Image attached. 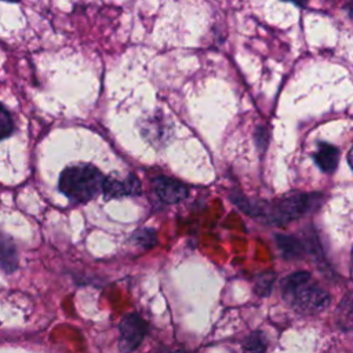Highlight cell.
<instances>
[{"mask_svg":"<svg viewBox=\"0 0 353 353\" xmlns=\"http://www.w3.org/2000/svg\"><path fill=\"white\" fill-rule=\"evenodd\" d=\"M320 193H294L277 201L252 200L240 193L230 194V201L243 212L258 218L268 225H284L294 219L302 218L321 205Z\"/></svg>","mask_w":353,"mask_h":353,"instance_id":"obj_1","label":"cell"},{"mask_svg":"<svg viewBox=\"0 0 353 353\" xmlns=\"http://www.w3.org/2000/svg\"><path fill=\"white\" fill-rule=\"evenodd\" d=\"M284 301L301 314H316L327 309L331 295L321 288L309 272H295L281 283Z\"/></svg>","mask_w":353,"mask_h":353,"instance_id":"obj_2","label":"cell"},{"mask_svg":"<svg viewBox=\"0 0 353 353\" xmlns=\"http://www.w3.org/2000/svg\"><path fill=\"white\" fill-rule=\"evenodd\" d=\"M102 172L92 164L66 167L59 176V190L76 203H87L102 192Z\"/></svg>","mask_w":353,"mask_h":353,"instance_id":"obj_3","label":"cell"},{"mask_svg":"<svg viewBox=\"0 0 353 353\" xmlns=\"http://www.w3.org/2000/svg\"><path fill=\"white\" fill-rule=\"evenodd\" d=\"M148 331L146 321L137 313L124 316L119 324V349L121 352L135 350L145 339Z\"/></svg>","mask_w":353,"mask_h":353,"instance_id":"obj_4","label":"cell"},{"mask_svg":"<svg viewBox=\"0 0 353 353\" xmlns=\"http://www.w3.org/2000/svg\"><path fill=\"white\" fill-rule=\"evenodd\" d=\"M142 188L139 179L134 174H127L120 176L119 174H112L103 178L102 193L106 199H119L124 196H138Z\"/></svg>","mask_w":353,"mask_h":353,"instance_id":"obj_5","label":"cell"},{"mask_svg":"<svg viewBox=\"0 0 353 353\" xmlns=\"http://www.w3.org/2000/svg\"><path fill=\"white\" fill-rule=\"evenodd\" d=\"M152 185L157 197L165 204L179 203L183 199H186L189 194L188 186L171 176H165V175L156 176L153 178Z\"/></svg>","mask_w":353,"mask_h":353,"instance_id":"obj_6","label":"cell"},{"mask_svg":"<svg viewBox=\"0 0 353 353\" xmlns=\"http://www.w3.org/2000/svg\"><path fill=\"white\" fill-rule=\"evenodd\" d=\"M313 159L323 172H334L339 163V152L334 145L320 142L313 154Z\"/></svg>","mask_w":353,"mask_h":353,"instance_id":"obj_7","label":"cell"},{"mask_svg":"<svg viewBox=\"0 0 353 353\" xmlns=\"http://www.w3.org/2000/svg\"><path fill=\"white\" fill-rule=\"evenodd\" d=\"M276 240V245L280 251V254L283 255V258L285 259H296V258H302L306 252V247L305 243L298 240L294 236H288V234H276L274 236Z\"/></svg>","mask_w":353,"mask_h":353,"instance_id":"obj_8","label":"cell"},{"mask_svg":"<svg viewBox=\"0 0 353 353\" xmlns=\"http://www.w3.org/2000/svg\"><path fill=\"white\" fill-rule=\"evenodd\" d=\"M0 263L7 273H12L18 266L15 244L6 234H0Z\"/></svg>","mask_w":353,"mask_h":353,"instance_id":"obj_9","label":"cell"},{"mask_svg":"<svg viewBox=\"0 0 353 353\" xmlns=\"http://www.w3.org/2000/svg\"><path fill=\"white\" fill-rule=\"evenodd\" d=\"M336 324L338 327L347 332L352 330V294L347 292L336 310Z\"/></svg>","mask_w":353,"mask_h":353,"instance_id":"obj_10","label":"cell"},{"mask_svg":"<svg viewBox=\"0 0 353 353\" xmlns=\"http://www.w3.org/2000/svg\"><path fill=\"white\" fill-rule=\"evenodd\" d=\"M276 273L273 270H266L262 272L256 276L255 284H254V291L259 296H268L272 292L274 280H276Z\"/></svg>","mask_w":353,"mask_h":353,"instance_id":"obj_11","label":"cell"},{"mask_svg":"<svg viewBox=\"0 0 353 353\" xmlns=\"http://www.w3.org/2000/svg\"><path fill=\"white\" fill-rule=\"evenodd\" d=\"M131 240H132L137 245H139L141 248L148 250V248L153 247V245L156 244V241H157V239H156V230H153V229H138V230L134 233V236L131 237Z\"/></svg>","mask_w":353,"mask_h":353,"instance_id":"obj_12","label":"cell"},{"mask_svg":"<svg viewBox=\"0 0 353 353\" xmlns=\"http://www.w3.org/2000/svg\"><path fill=\"white\" fill-rule=\"evenodd\" d=\"M243 347L250 352H263L266 350V341L262 332L255 331L250 336H247L243 342Z\"/></svg>","mask_w":353,"mask_h":353,"instance_id":"obj_13","label":"cell"},{"mask_svg":"<svg viewBox=\"0 0 353 353\" xmlns=\"http://www.w3.org/2000/svg\"><path fill=\"white\" fill-rule=\"evenodd\" d=\"M14 123L8 110L0 103V139L8 137L12 132Z\"/></svg>","mask_w":353,"mask_h":353,"instance_id":"obj_14","label":"cell"},{"mask_svg":"<svg viewBox=\"0 0 353 353\" xmlns=\"http://www.w3.org/2000/svg\"><path fill=\"white\" fill-rule=\"evenodd\" d=\"M254 141L256 145V149L259 153H263L268 148V142H269V131L266 127L261 125L255 130L254 132Z\"/></svg>","mask_w":353,"mask_h":353,"instance_id":"obj_15","label":"cell"},{"mask_svg":"<svg viewBox=\"0 0 353 353\" xmlns=\"http://www.w3.org/2000/svg\"><path fill=\"white\" fill-rule=\"evenodd\" d=\"M287 1H292L294 4L301 6V7H305V6L309 3V0H287Z\"/></svg>","mask_w":353,"mask_h":353,"instance_id":"obj_16","label":"cell"},{"mask_svg":"<svg viewBox=\"0 0 353 353\" xmlns=\"http://www.w3.org/2000/svg\"><path fill=\"white\" fill-rule=\"evenodd\" d=\"M3 1H18V0H3Z\"/></svg>","mask_w":353,"mask_h":353,"instance_id":"obj_17","label":"cell"}]
</instances>
